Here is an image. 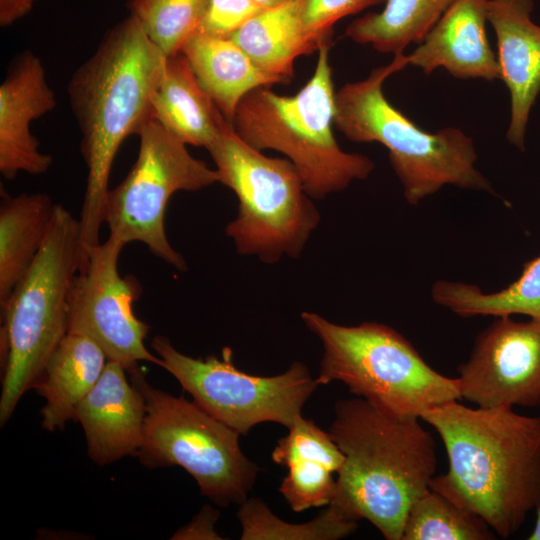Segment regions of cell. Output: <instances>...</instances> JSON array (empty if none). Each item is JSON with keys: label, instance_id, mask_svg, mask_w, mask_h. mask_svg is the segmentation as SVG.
I'll list each match as a JSON object with an SVG mask.
<instances>
[{"label": "cell", "instance_id": "1", "mask_svg": "<svg viewBox=\"0 0 540 540\" xmlns=\"http://www.w3.org/2000/svg\"><path fill=\"white\" fill-rule=\"evenodd\" d=\"M420 418L441 437L449 463L430 488L481 517L497 536L516 533L540 507V416L454 400Z\"/></svg>", "mask_w": 540, "mask_h": 540}, {"label": "cell", "instance_id": "2", "mask_svg": "<svg viewBox=\"0 0 540 540\" xmlns=\"http://www.w3.org/2000/svg\"><path fill=\"white\" fill-rule=\"evenodd\" d=\"M165 61L166 56L129 14L107 31L69 79L67 96L88 170L79 219L82 257L100 243L110 172L121 144L153 120L151 96Z\"/></svg>", "mask_w": 540, "mask_h": 540}, {"label": "cell", "instance_id": "3", "mask_svg": "<svg viewBox=\"0 0 540 540\" xmlns=\"http://www.w3.org/2000/svg\"><path fill=\"white\" fill-rule=\"evenodd\" d=\"M421 421L360 397L337 401L328 432L344 462L329 505L369 521L387 540H402L408 511L437 467L435 441Z\"/></svg>", "mask_w": 540, "mask_h": 540}, {"label": "cell", "instance_id": "4", "mask_svg": "<svg viewBox=\"0 0 540 540\" xmlns=\"http://www.w3.org/2000/svg\"><path fill=\"white\" fill-rule=\"evenodd\" d=\"M407 65V55L396 54L365 79L335 91L334 126L350 141L378 142L387 148L410 205L445 185L494 195L490 181L475 167L477 154L469 136L456 127L424 131L386 99L385 80Z\"/></svg>", "mask_w": 540, "mask_h": 540}, {"label": "cell", "instance_id": "5", "mask_svg": "<svg viewBox=\"0 0 540 540\" xmlns=\"http://www.w3.org/2000/svg\"><path fill=\"white\" fill-rule=\"evenodd\" d=\"M330 42L322 44L310 80L293 96L259 87L238 104L231 125L253 148L276 150L298 170L312 199L346 189L375 168L366 155L338 145L332 130L335 91L329 64Z\"/></svg>", "mask_w": 540, "mask_h": 540}, {"label": "cell", "instance_id": "6", "mask_svg": "<svg viewBox=\"0 0 540 540\" xmlns=\"http://www.w3.org/2000/svg\"><path fill=\"white\" fill-rule=\"evenodd\" d=\"M81 262L80 221L56 204L52 223L32 266L1 305L0 424L32 389L67 334L69 294Z\"/></svg>", "mask_w": 540, "mask_h": 540}, {"label": "cell", "instance_id": "7", "mask_svg": "<svg viewBox=\"0 0 540 540\" xmlns=\"http://www.w3.org/2000/svg\"><path fill=\"white\" fill-rule=\"evenodd\" d=\"M301 319L323 346L318 385L340 381L380 409L416 417L461 400L457 377L434 370L392 327L377 322L344 326L313 312H303Z\"/></svg>", "mask_w": 540, "mask_h": 540}, {"label": "cell", "instance_id": "8", "mask_svg": "<svg viewBox=\"0 0 540 540\" xmlns=\"http://www.w3.org/2000/svg\"><path fill=\"white\" fill-rule=\"evenodd\" d=\"M207 150L219 183L238 199L237 215L225 229L238 254L268 264L298 257L321 217L294 164L262 154L229 122Z\"/></svg>", "mask_w": 540, "mask_h": 540}, {"label": "cell", "instance_id": "9", "mask_svg": "<svg viewBox=\"0 0 540 540\" xmlns=\"http://www.w3.org/2000/svg\"><path fill=\"white\" fill-rule=\"evenodd\" d=\"M130 377L146 405L137 453L141 463L149 468L182 467L201 494L221 507L246 501L259 468L242 452L240 434L195 402L152 387L140 369Z\"/></svg>", "mask_w": 540, "mask_h": 540}, {"label": "cell", "instance_id": "10", "mask_svg": "<svg viewBox=\"0 0 540 540\" xmlns=\"http://www.w3.org/2000/svg\"><path fill=\"white\" fill-rule=\"evenodd\" d=\"M151 346L201 409L240 435L264 422L289 428L302 415L306 401L319 386L309 368L295 361L283 373L258 376L238 369L232 350L224 348L219 358H193L179 352L168 338L155 336Z\"/></svg>", "mask_w": 540, "mask_h": 540}, {"label": "cell", "instance_id": "11", "mask_svg": "<svg viewBox=\"0 0 540 540\" xmlns=\"http://www.w3.org/2000/svg\"><path fill=\"white\" fill-rule=\"evenodd\" d=\"M137 135V159L124 180L107 196L105 222L109 235L125 244L142 242L153 255L185 271V259L166 235V206L178 191H198L219 182L218 172L193 157L186 144L155 120L148 121Z\"/></svg>", "mask_w": 540, "mask_h": 540}, {"label": "cell", "instance_id": "12", "mask_svg": "<svg viewBox=\"0 0 540 540\" xmlns=\"http://www.w3.org/2000/svg\"><path fill=\"white\" fill-rule=\"evenodd\" d=\"M125 245L109 235L103 243L86 250L69 294L67 333L90 338L107 360L119 363L130 375L140 369V361L160 367L162 361L145 347L149 326L133 311L141 295L140 283L132 275L122 277L118 271V258Z\"/></svg>", "mask_w": 540, "mask_h": 540}, {"label": "cell", "instance_id": "13", "mask_svg": "<svg viewBox=\"0 0 540 540\" xmlns=\"http://www.w3.org/2000/svg\"><path fill=\"white\" fill-rule=\"evenodd\" d=\"M458 366L461 399L478 407L540 406V321L498 316Z\"/></svg>", "mask_w": 540, "mask_h": 540}, {"label": "cell", "instance_id": "14", "mask_svg": "<svg viewBox=\"0 0 540 540\" xmlns=\"http://www.w3.org/2000/svg\"><path fill=\"white\" fill-rule=\"evenodd\" d=\"M56 107L41 59L30 50L18 54L0 85V172L8 180L19 172L46 173L53 163L31 134L32 121Z\"/></svg>", "mask_w": 540, "mask_h": 540}, {"label": "cell", "instance_id": "15", "mask_svg": "<svg viewBox=\"0 0 540 540\" xmlns=\"http://www.w3.org/2000/svg\"><path fill=\"white\" fill-rule=\"evenodd\" d=\"M533 0H488L487 21L497 38L500 79L510 94L507 140L525 150L531 109L540 93V26L531 19Z\"/></svg>", "mask_w": 540, "mask_h": 540}, {"label": "cell", "instance_id": "16", "mask_svg": "<svg viewBox=\"0 0 540 540\" xmlns=\"http://www.w3.org/2000/svg\"><path fill=\"white\" fill-rule=\"evenodd\" d=\"M145 416L141 392L128 382L119 363L107 360L99 380L78 404L75 420L84 430L89 457L106 465L138 453Z\"/></svg>", "mask_w": 540, "mask_h": 540}, {"label": "cell", "instance_id": "17", "mask_svg": "<svg viewBox=\"0 0 540 540\" xmlns=\"http://www.w3.org/2000/svg\"><path fill=\"white\" fill-rule=\"evenodd\" d=\"M488 0H456L407 55L426 75L444 68L459 79H500L498 58L486 34Z\"/></svg>", "mask_w": 540, "mask_h": 540}, {"label": "cell", "instance_id": "18", "mask_svg": "<svg viewBox=\"0 0 540 540\" xmlns=\"http://www.w3.org/2000/svg\"><path fill=\"white\" fill-rule=\"evenodd\" d=\"M272 460L287 469L279 492L294 512L329 505L344 462L329 432L301 415L277 441Z\"/></svg>", "mask_w": 540, "mask_h": 540}, {"label": "cell", "instance_id": "19", "mask_svg": "<svg viewBox=\"0 0 540 540\" xmlns=\"http://www.w3.org/2000/svg\"><path fill=\"white\" fill-rule=\"evenodd\" d=\"M151 115L184 144L206 149L228 122L181 52L166 57L152 92Z\"/></svg>", "mask_w": 540, "mask_h": 540}, {"label": "cell", "instance_id": "20", "mask_svg": "<svg viewBox=\"0 0 540 540\" xmlns=\"http://www.w3.org/2000/svg\"><path fill=\"white\" fill-rule=\"evenodd\" d=\"M106 359L90 338L73 333L63 337L32 388L46 399L41 409L44 429H62L68 420H75L78 404L99 380Z\"/></svg>", "mask_w": 540, "mask_h": 540}, {"label": "cell", "instance_id": "21", "mask_svg": "<svg viewBox=\"0 0 540 540\" xmlns=\"http://www.w3.org/2000/svg\"><path fill=\"white\" fill-rule=\"evenodd\" d=\"M180 52L230 124L238 104L250 91L289 83L259 68L232 39L195 32Z\"/></svg>", "mask_w": 540, "mask_h": 540}, {"label": "cell", "instance_id": "22", "mask_svg": "<svg viewBox=\"0 0 540 540\" xmlns=\"http://www.w3.org/2000/svg\"><path fill=\"white\" fill-rule=\"evenodd\" d=\"M0 306L23 279L49 232L56 204L45 193L0 190Z\"/></svg>", "mask_w": 540, "mask_h": 540}, {"label": "cell", "instance_id": "23", "mask_svg": "<svg viewBox=\"0 0 540 540\" xmlns=\"http://www.w3.org/2000/svg\"><path fill=\"white\" fill-rule=\"evenodd\" d=\"M231 39L259 68L288 82L295 60L318 50L304 34L298 0L263 9Z\"/></svg>", "mask_w": 540, "mask_h": 540}, {"label": "cell", "instance_id": "24", "mask_svg": "<svg viewBox=\"0 0 540 540\" xmlns=\"http://www.w3.org/2000/svg\"><path fill=\"white\" fill-rule=\"evenodd\" d=\"M431 297L465 318L525 315L540 321V255L526 262L518 279L499 291L486 293L474 284L438 280Z\"/></svg>", "mask_w": 540, "mask_h": 540}, {"label": "cell", "instance_id": "25", "mask_svg": "<svg viewBox=\"0 0 540 540\" xmlns=\"http://www.w3.org/2000/svg\"><path fill=\"white\" fill-rule=\"evenodd\" d=\"M456 0H386L379 13L351 22L345 35L369 44L380 53H403L411 43H421Z\"/></svg>", "mask_w": 540, "mask_h": 540}, {"label": "cell", "instance_id": "26", "mask_svg": "<svg viewBox=\"0 0 540 540\" xmlns=\"http://www.w3.org/2000/svg\"><path fill=\"white\" fill-rule=\"evenodd\" d=\"M496 536L481 517L429 488L411 505L402 540H493Z\"/></svg>", "mask_w": 540, "mask_h": 540}, {"label": "cell", "instance_id": "27", "mask_svg": "<svg viewBox=\"0 0 540 540\" xmlns=\"http://www.w3.org/2000/svg\"><path fill=\"white\" fill-rule=\"evenodd\" d=\"M242 540H336L353 534L358 521L352 520L331 505L314 519L293 524L272 513L258 498H247L238 510Z\"/></svg>", "mask_w": 540, "mask_h": 540}, {"label": "cell", "instance_id": "28", "mask_svg": "<svg viewBox=\"0 0 540 540\" xmlns=\"http://www.w3.org/2000/svg\"><path fill=\"white\" fill-rule=\"evenodd\" d=\"M205 0H128L130 15L151 42L166 56L181 51L197 32Z\"/></svg>", "mask_w": 540, "mask_h": 540}, {"label": "cell", "instance_id": "29", "mask_svg": "<svg viewBox=\"0 0 540 540\" xmlns=\"http://www.w3.org/2000/svg\"><path fill=\"white\" fill-rule=\"evenodd\" d=\"M306 38L318 49L329 42L332 27L340 19L386 0H298Z\"/></svg>", "mask_w": 540, "mask_h": 540}, {"label": "cell", "instance_id": "30", "mask_svg": "<svg viewBox=\"0 0 540 540\" xmlns=\"http://www.w3.org/2000/svg\"><path fill=\"white\" fill-rule=\"evenodd\" d=\"M263 9L253 0H205L197 32L231 39L247 21Z\"/></svg>", "mask_w": 540, "mask_h": 540}, {"label": "cell", "instance_id": "31", "mask_svg": "<svg viewBox=\"0 0 540 540\" xmlns=\"http://www.w3.org/2000/svg\"><path fill=\"white\" fill-rule=\"evenodd\" d=\"M219 517V512L206 505L199 514L187 526L179 529L174 539H221L214 531V524Z\"/></svg>", "mask_w": 540, "mask_h": 540}, {"label": "cell", "instance_id": "32", "mask_svg": "<svg viewBox=\"0 0 540 540\" xmlns=\"http://www.w3.org/2000/svg\"><path fill=\"white\" fill-rule=\"evenodd\" d=\"M36 0H0V26L7 27L26 16Z\"/></svg>", "mask_w": 540, "mask_h": 540}, {"label": "cell", "instance_id": "33", "mask_svg": "<svg viewBox=\"0 0 540 540\" xmlns=\"http://www.w3.org/2000/svg\"><path fill=\"white\" fill-rule=\"evenodd\" d=\"M536 519L534 526L527 537L528 540H540V507L535 511Z\"/></svg>", "mask_w": 540, "mask_h": 540}, {"label": "cell", "instance_id": "34", "mask_svg": "<svg viewBox=\"0 0 540 540\" xmlns=\"http://www.w3.org/2000/svg\"><path fill=\"white\" fill-rule=\"evenodd\" d=\"M263 8H271L277 5L282 4L286 0H253Z\"/></svg>", "mask_w": 540, "mask_h": 540}]
</instances>
